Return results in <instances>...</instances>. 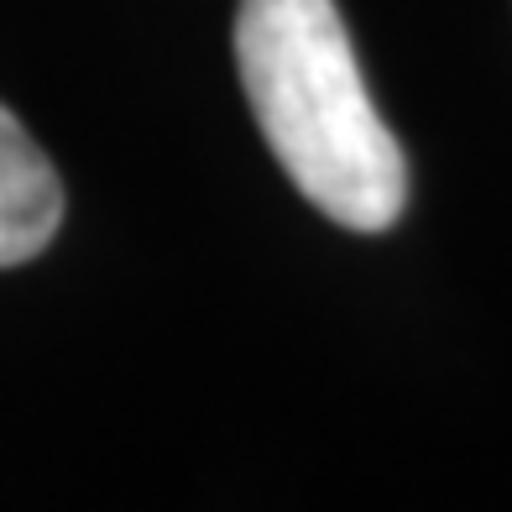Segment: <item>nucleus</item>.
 Wrapping results in <instances>:
<instances>
[{
	"instance_id": "1",
	"label": "nucleus",
	"mask_w": 512,
	"mask_h": 512,
	"mask_svg": "<svg viewBox=\"0 0 512 512\" xmlns=\"http://www.w3.org/2000/svg\"><path fill=\"white\" fill-rule=\"evenodd\" d=\"M236 63L298 194L361 236L398 225L408 168L366 95L335 0H241Z\"/></svg>"
},
{
	"instance_id": "2",
	"label": "nucleus",
	"mask_w": 512,
	"mask_h": 512,
	"mask_svg": "<svg viewBox=\"0 0 512 512\" xmlns=\"http://www.w3.org/2000/svg\"><path fill=\"white\" fill-rule=\"evenodd\" d=\"M63 225V183L21 121L0 105V267L32 262Z\"/></svg>"
}]
</instances>
